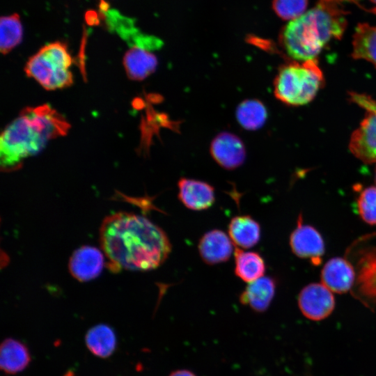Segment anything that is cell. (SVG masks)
Instances as JSON below:
<instances>
[{
  "mask_svg": "<svg viewBox=\"0 0 376 376\" xmlns=\"http://www.w3.org/2000/svg\"><path fill=\"white\" fill-rule=\"evenodd\" d=\"M100 242L108 268L149 271L162 265L172 246L166 233L146 217L120 212L105 217Z\"/></svg>",
  "mask_w": 376,
  "mask_h": 376,
  "instance_id": "cell-1",
  "label": "cell"
},
{
  "mask_svg": "<svg viewBox=\"0 0 376 376\" xmlns=\"http://www.w3.org/2000/svg\"><path fill=\"white\" fill-rule=\"evenodd\" d=\"M70 127L66 119L47 104L24 109L1 134V170L17 169L49 141L66 135Z\"/></svg>",
  "mask_w": 376,
  "mask_h": 376,
  "instance_id": "cell-2",
  "label": "cell"
},
{
  "mask_svg": "<svg viewBox=\"0 0 376 376\" xmlns=\"http://www.w3.org/2000/svg\"><path fill=\"white\" fill-rule=\"evenodd\" d=\"M343 0H318L316 5L283 29L280 43L295 61L316 59L332 39L339 40L347 26Z\"/></svg>",
  "mask_w": 376,
  "mask_h": 376,
  "instance_id": "cell-3",
  "label": "cell"
},
{
  "mask_svg": "<svg viewBox=\"0 0 376 376\" xmlns=\"http://www.w3.org/2000/svg\"><path fill=\"white\" fill-rule=\"evenodd\" d=\"M323 83L317 59L294 61L279 69L274 81V93L285 104L301 106L314 99Z\"/></svg>",
  "mask_w": 376,
  "mask_h": 376,
  "instance_id": "cell-4",
  "label": "cell"
},
{
  "mask_svg": "<svg viewBox=\"0 0 376 376\" xmlns=\"http://www.w3.org/2000/svg\"><path fill=\"white\" fill-rule=\"evenodd\" d=\"M72 58L65 45L54 42L45 45L33 55L24 71L45 89L54 91L72 84Z\"/></svg>",
  "mask_w": 376,
  "mask_h": 376,
  "instance_id": "cell-5",
  "label": "cell"
},
{
  "mask_svg": "<svg viewBox=\"0 0 376 376\" xmlns=\"http://www.w3.org/2000/svg\"><path fill=\"white\" fill-rule=\"evenodd\" d=\"M345 258L352 265V296L367 308L376 309V233L362 235L347 248Z\"/></svg>",
  "mask_w": 376,
  "mask_h": 376,
  "instance_id": "cell-6",
  "label": "cell"
},
{
  "mask_svg": "<svg viewBox=\"0 0 376 376\" xmlns=\"http://www.w3.org/2000/svg\"><path fill=\"white\" fill-rule=\"evenodd\" d=\"M351 100L366 111V116L352 133L349 148L364 163L376 162V101L368 95L350 93Z\"/></svg>",
  "mask_w": 376,
  "mask_h": 376,
  "instance_id": "cell-7",
  "label": "cell"
},
{
  "mask_svg": "<svg viewBox=\"0 0 376 376\" xmlns=\"http://www.w3.org/2000/svg\"><path fill=\"white\" fill-rule=\"evenodd\" d=\"M298 305L306 318L319 321L332 313L335 299L332 292L324 284L313 283L305 286L299 292Z\"/></svg>",
  "mask_w": 376,
  "mask_h": 376,
  "instance_id": "cell-8",
  "label": "cell"
},
{
  "mask_svg": "<svg viewBox=\"0 0 376 376\" xmlns=\"http://www.w3.org/2000/svg\"><path fill=\"white\" fill-rule=\"evenodd\" d=\"M290 246L297 257L310 259L313 265L321 263L325 251L323 238L313 226L303 223L301 215L290 234Z\"/></svg>",
  "mask_w": 376,
  "mask_h": 376,
  "instance_id": "cell-9",
  "label": "cell"
},
{
  "mask_svg": "<svg viewBox=\"0 0 376 376\" xmlns=\"http://www.w3.org/2000/svg\"><path fill=\"white\" fill-rule=\"evenodd\" d=\"M210 153L216 162L227 170L241 166L246 158V149L243 141L237 135L223 132L212 141Z\"/></svg>",
  "mask_w": 376,
  "mask_h": 376,
  "instance_id": "cell-10",
  "label": "cell"
},
{
  "mask_svg": "<svg viewBox=\"0 0 376 376\" xmlns=\"http://www.w3.org/2000/svg\"><path fill=\"white\" fill-rule=\"evenodd\" d=\"M105 264L103 253L91 246L77 249L70 258L68 268L71 275L81 282L97 277Z\"/></svg>",
  "mask_w": 376,
  "mask_h": 376,
  "instance_id": "cell-11",
  "label": "cell"
},
{
  "mask_svg": "<svg viewBox=\"0 0 376 376\" xmlns=\"http://www.w3.org/2000/svg\"><path fill=\"white\" fill-rule=\"evenodd\" d=\"M178 187L179 200L189 210H207L215 201L214 189L205 182L182 178L178 180Z\"/></svg>",
  "mask_w": 376,
  "mask_h": 376,
  "instance_id": "cell-12",
  "label": "cell"
},
{
  "mask_svg": "<svg viewBox=\"0 0 376 376\" xmlns=\"http://www.w3.org/2000/svg\"><path fill=\"white\" fill-rule=\"evenodd\" d=\"M354 279V268L345 258H331L321 271L322 283L332 292L343 294L351 291Z\"/></svg>",
  "mask_w": 376,
  "mask_h": 376,
  "instance_id": "cell-13",
  "label": "cell"
},
{
  "mask_svg": "<svg viewBox=\"0 0 376 376\" xmlns=\"http://www.w3.org/2000/svg\"><path fill=\"white\" fill-rule=\"evenodd\" d=\"M198 249L204 263L212 265L229 260L233 246L232 240L224 231L214 229L205 233L201 237Z\"/></svg>",
  "mask_w": 376,
  "mask_h": 376,
  "instance_id": "cell-14",
  "label": "cell"
},
{
  "mask_svg": "<svg viewBox=\"0 0 376 376\" xmlns=\"http://www.w3.org/2000/svg\"><path fill=\"white\" fill-rule=\"evenodd\" d=\"M276 283L271 276H262L249 283L240 295L242 304L258 313L265 311L273 300Z\"/></svg>",
  "mask_w": 376,
  "mask_h": 376,
  "instance_id": "cell-15",
  "label": "cell"
},
{
  "mask_svg": "<svg viewBox=\"0 0 376 376\" xmlns=\"http://www.w3.org/2000/svg\"><path fill=\"white\" fill-rule=\"evenodd\" d=\"M152 51L134 45L126 52L123 57V65L130 79L141 81L155 71L158 61Z\"/></svg>",
  "mask_w": 376,
  "mask_h": 376,
  "instance_id": "cell-16",
  "label": "cell"
},
{
  "mask_svg": "<svg viewBox=\"0 0 376 376\" xmlns=\"http://www.w3.org/2000/svg\"><path fill=\"white\" fill-rule=\"evenodd\" d=\"M31 361L28 347L21 341L8 338L0 346V367L8 375H15L24 370Z\"/></svg>",
  "mask_w": 376,
  "mask_h": 376,
  "instance_id": "cell-17",
  "label": "cell"
},
{
  "mask_svg": "<svg viewBox=\"0 0 376 376\" xmlns=\"http://www.w3.org/2000/svg\"><path fill=\"white\" fill-rule=\"evenodd\" d=\"M228 230L232 242L243 249L254 246L260 238V224L249 215L232 218Z\"/></svg>",
  "mask_w": 376,
  "mask_h": 376,
  "instance_id": "cell-18",
  "label": "cell"
},
{
  "mask_svg": "<svg viewBox=\"0 0 376 376\" xmlns=\"http://www.w3.org/2000/svg\"><path fill=\"white\" fill-rule=\"evenodd\" d=\"M85 343L95 356L106 359L116 350L117 340L113 329L105 324L92 327L85 335Z\"/></svg>",
  "mask_w": 376,
  "mask_h": 376,
  "instance_id": "cell-19",
  "label": "cell"
},
{
  "mask_svg": "<svg viewBox=\"0 0 376 376\" xmlns=\"http://www.w3.org/2000/svg\"><path fill=\"white\" fill-rule=\"evenodd\" d=\"M352 56L366 60L376 68V26L357 24L353 35Z\"/></svg>",
  "mask_w": 376,
  "mask_h": 376,
  "instance_id": "cell-20",
  "label": "cell"
},
{
  "mask_svg": "<svg viewBox=\"0 0 376 376\" xmlns=\"http://www.w3.org/2000/svg\"><path fill=\"white\" fill-rule=\"evenodd\" d=\"M234 256L235 274L241 280L251 283L263 276L266 265L263 258L258 253L236 248Z\"/></svg>",
  "mask_w": 376,
  "mask_h": 376,
  "instance_id": "cell-21",
  "label": "cell"
},
{
  "mask_svg": "<svg viewBox=\"0 0 376 376\" xmlns=\"http://www.w3.org/2000/svg\"><path fill=\"white\" fill-rule=\"evenodd\" d=\"M235 113L239 124L247 130L260 129L267 118L266 107L260 101L255 99L242 102L237 107Z\"/></svg>",
  "mask_w": 376,
  "mask_h": 376,
  "instance_id": "cell-22",
  "label": "cell"
},
{
  "mask_svg": "<svg viewBox=\"0 0 376 376\" xmlns=\"http://www.w3.org/2000/svg\"><path fill=\"white\" fill-rule=\"evenodd\" d=\"M0 49L7 54L20 43L22 39V26L17 14L2 17L0 19Z\"/></svg>",
  "mask_w": 376,
  "mask_h": 376,
  "instance_id": "cell-23",
  "label": "cell"
},
{
  "mask_svg": "<svg viewBox=\"0 0 376 376\" xmlns=\"http://www.w3.org/2000/svg\"><path fill=\"white\" fill-rule=\"evenodd\" d=\"M357 210L363 221L376 225V187H368L360 192L357 198Z\"/></svg>",
  "mask_w": 376,
  "mask_h": 376,
  "instance_id": "cell-24",
  "label": "cell"
},
{
  "mask_svg": "<svg viewBox=\"0 0 376 376\" xmlns=\"http://www.w3.org/2000/svg\"><path fill=\"white\" fill-rule=\"evenodd\" d=\"M308 0H273V9L276 14L285 20L295 19L303 15Z\"/></svg>",
  "mask_w": 376,
  "mask_h": 376,
  "instance_id": "cell-25",
  "label": "cell"
},
{
  "mask_svg": "<svg viewBox=\"0 0 376 376\" xmlns=\"http://www.w3.org/2000/svg\"><path fill=\"white\" fill-rule=\"evenodd\" d=\"M169 376H196V375L189 370L182 369L173 371Z\"/></svg>",
  "mask_w": 376,
  "mask_h": 376,
  "instance_id": "cell-26",
  "label": "cell"
},
{
  "mask_svg": "<svg viewBox=\"0 0 376 376\" xmlns=\"http://www.w3.org/2000/svg\"><path fill=\"white\" fill-rule=\"evenodd\" d=\"M375 182L376 184V168H375Z\"/></svg>",
  "mask_w": 376,
  "mask_h": 376,
  "instance_id": "cell-27",
  "label": "cell"
},
{
  "mask_svg": "<svg viewBox=\"0 0 376 376\" xmlns=\"http://www.w3.org/2000/svg\"><path fill=\"white\" fill-rule=\"evenodd\" d=\"M372 3H374L376 4V0H370Z\"/></svg>",
  "mask_w": 376,
  "mask_h": 376,
  "instance_id": "cell-28",
  "label": "cell"
}]
</instances>
